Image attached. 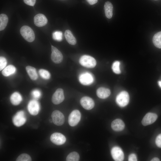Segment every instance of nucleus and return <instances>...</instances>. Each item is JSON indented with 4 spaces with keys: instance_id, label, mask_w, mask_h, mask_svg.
I'll return each mask as SVG.
<instances>
[{
    "instance_id": "obj_8",
    "label": "nucleus",
    "mask_w": 161,
    "mask_h": 161,
    "mask_svg": "<svg viewBox=\"0 0 161 161\" xmlns=\"http://www.w3.org/2000/svg\"><path fill=\"white\" fill-rule=\"evenodd\" d=\"M64 99V96L63 89L58 88L53 94L52 98V101L53 103L57 105L62 102Z\"/></svg>"
},
{
    "instance_id": "obj_13",
    "label": "nucleus",
    "mask_w": 161,
    "mask_h": 161,
    "mask_svg": "<svg viewBox=\"0 0 161 161\" xmlns=\"http://www.w3.org/2000/svg\"><path fill=\"white\" fill-rule=\"evenodd\" d=\"M80 103L84 109L87 110L92 109L95 106V103L91 97L87 96L82 97L80 99Z\"/></svg>"
},
{
    "instance_id": "obj_12",
    "label": "nucleus",
    "mask_w": 161,
    "mask_h": 161,
    "mask_svg": "<svg viewBox=\"0 0 161 161\" xmlns=\"http://www.w3.org/2000/svg\"><path fill=\"white\" fill-rule=\"evenodd\" d=\"M27 109L31 114L33 115H36L38 114L39 111V103L36 100H31L28 104Z\"/></svg>"
},
{
    "instance_id": "obj_37",
    "label": "nucleus",
    "mask_w": 161,
    "mask_h": 161,
    "mask_svg": "<svg viewBox=\"0 0 161 161\" xmlns=\"http://www.w3.org/2000/svg\"><path fill=\"white\" fill-rule=\"evenodd\" d=\"M158 84L159 86L161 88V81H159L158 82Z\"/></svg>"
},
{
    "instance_id": "obj_10",
    "label": "nucleus",
    "mask_w": 161,
    "mask_h": 161,
    "mask_svg": "<svg viewBox=\"0 0 161 161\" xmlns=\"http://www.w3.org/2000/svg\"><path fill=\"white\" fill-rule=\"evenodd\" d=\"M112 157L116 161H122L124 158V154L121 149L119 147H113L111 151Z\"/></svg>"
},
{
    "instance_id": "obj_39",
    "label": "nucleus",
    "mask_w": 161,
    "mask_h": 161,
    "mask_svg": "<svg viewBox=\"0 0 161 161\" xmlns=\"http://www.w3.org/2000/svg\"></svg>"
},
{
    "instance_id": "obj_25",
    "label": "nucleus",
    "mask_w": 161,
    "mask_h": 161,
    "mask_svg": "<svg viewBox=\"0 0 161 161\" xmlns=\"http://www.w3.org/2000/svg\"><path fill=\"white\" fill-rule=\"evenodd\" d=\"M80 159L79 154L76 152H72L70 153L66 158L67 161H78Z\"/></svg>"
},
{
    "instance_id": "obj_32",
    "label": "nucleus",
    "mask_w": 161,
    "mask_h": 161,
    "mask_svg": "<svg viewBox=\"0 0 161 161\" xmlns=\"http://www.w3.org/2000/svg\"><path fill=\"white\" fill-rule=\"evenodd\" d=\"M155 143L157 146L161 148V134H159L157 136L155 140Z\"/></svg>"
},
{
    "instance_id": "obj_3",
    "label": "nucleus",
    "mask_w": 161,
    "mask_h": 161,
    "mask_svg": "<svg viewBox=\"0 0 161 161\" xmlns=\"http://www.w3.org/2000/svg\"><path fill=\"white\" fill-rule=\"evenodd\" d=\"M129 97L128 92L123 91L119 93L116 98V101L117 104L120 107H123L128 103Z\"/></svg>"
},
{
    "instance_id": "obj_9",
    "label": "nucleus",
    "mask_w": 161,
    "mask_h": 161,
    "mask_svg": "<svg viewBox=\"0 0 161 161\" xmlns=\"http://www.w3.org/2000/svg\"><path fill=\"white\" fill-rule=\"evenodd\" d=\"M51 60L55 63H60L63 59V56L62 53L57 48L52 45L51 46Z\"/></svg>"
},
{
    "instance_id": "obj_38",
    "label": "nucleus",
    "mask_w": 161,
    "mask_h": 161,
    "mask_svg": "<svg viewBox=\"0 0 161 161\" xmlns=\"http://www.w3.org/2000/svg\"></svg>"
},
{
    "instance_id": "obj_36",
    "label": "nucleus",
    "mask_w": 161,
    "mask_h": 161,
    "mask_svg": "<svg viewBox=\"0 0 161 161\" xmlns=\"http://www.w3.org/2000/svg\"><path fill=\"white\" fill-rule=\"evenodd\" d=\"M151 161H159L160 159L157 157H154L151 160Z\"/></svg>"
},
{
    "instance_id": "obj_21",
    "label": "nucleus",
    "mask_w": 161,
    "mask_h": 161,
    "mask_svg": "<svg viewBox=\"0 0 161 161\" xmlns=\"http://www.w3.org/2000/svg\"><path fill=\"white\" fill-rule=\"evenodd\" d=\"M26 70L29 77L32 80H36L38 76L35 69L31 66H27L26 67Z\"/></svg>"
},
{
    "instance_id": "obj_2",
    "label": "nucleus",
    "mask_w": 161,
    "mask_h": 161,
    "mask_svg": "<svg viewBox=\"0 0 161 161\" xmlns=\"http://www.w3.org/2000/svg\"><path fill=\"white\" fill-rule=\"evenodd\" d=\"M80 64L82 66L89 68L94 67L96 65V61L93 57L88 55L82 56L79 60Z\"/></svg>"
},
{
    "instance_id": "obj_28",
    "label": "nucleus",
    "mask_w": 161,
    "mask_h": 161,
    "mask_svg": "<svg viewBox=\"0 0 161 161\" xmlns=\"http://www.w3.org/2000/svg\"><path fill=\"white\" fill-rule=\"evenodd\" d=\"M39 73L40 76L45 79H48L50 78V75L49 72L45 69H41L39 70Z\"/></svg>"
},
{
    "instance_id": "obj_27",
    "label": "nucleus",
    "mask_w": 161,
    "mask_h": 161,
    "mask_svg": "<svg viewBox=\"0 0 161 161\" xmlns=\"http://www.w3.org/2000/svg\"><path fill=\"white\" fill-rule=\"evenodd\" d=\"M16 161H31L32 159L30 156L25 153L20 154L16 159Z\"/></svg>"
},
{
    "instance_id": "obj_7",
    "label": "nucleus",
    "mask_w": 161,
    "mask_h": 161,
    "mask_svg": "<svg viewBox=\"0 0 161 161\" xmlns=\"http://www.w3.org/2000/svg\"><path fill=\"white\" fill-rule=\"evenodd\" d=\"M50 139L53 143L57 145L64 144L66 140V138L64 135L58 132L53 133L50 136Z\"/></svg>"
},
{
    "instance_id": "obj_4",
    "label": "nucleus",
    "mask_w": 161,
    "mask_h": 161,
    "mask_svg": "<svg viewBox=\"0 0 161 161\" xmlns=\"http://www.w3.org/2000/svg\"><path fill=\"white\" fill-rule=\"evenodd\" d=\"M81 118V114L78 110H73L70 114L68 117V121L69 125L74 126L78 123Z\"/></svg>"
},
{
    "instance_id": "obj_22",
    "label": "nucleus",
    "mask_w": 161,
    "mask_h": 161,
    "mask_svg": "<svg viewBox=\"0 0 161 161\" xmlns=\"http://www.w3.org/2000/svg\"><path fill=\"white\" fill-rule=\"evenodd\" d=\"M16 68L13 65H10L6 67L2 71V74L4 76L7 77L14 74Z\"/></svg>"
},
{
    "instance_id": "obj_20",
    "label": "nucleus",
    "mask_w": 161,
    "mask_h": 161,
    "mask_svg": "<svg viewBox=\"0 0 161 161\" xmlns=\"http://www.w3.org/2000/svg\"><path fill=\"white\" fill-rule=\"evenodd\" d=\"M64 36L66 41L69 44L72 45L76 44V39L70 30H67L65 31Z\"/></svg>"
},
{
    "instance_id": "obj_18",
    "label": "nucleus",
    "mask_w": 161,
    "mask_h": 161,
    "mask_svg": "<svg viewBox=\"0 0 161 161\" xmlns=\"http://www.w3.org/2000/svg\"><path fill=\"white\" fill-rule=\"evenodd\" d=\"M104 8L106 16L108 18H111L113 15L112 4L110 2L106 1L105 4Z\"/></svg>"
},
{
    "instance_id": "obj_15",
    "label": "nucleus",
    "mask_w": 161,
    "mask_h": 161,
    "mask_svg": "<svg viewBox=\"0 0 161 161\" xmlns=\"http://www.w3.org/2000/svg\"><path fill=\"white\" fill-rule=\"evenodd\" d=\"M34 21L35 24L39 27L45 25L47 22L46 17L44 15L41 13L36 15L34 17Z\"/></svg>"
},
{
    "instance_id": "obj_35",
    "label": "nucleus",
    "mask_w": 161,
    "mask_h": 161,
    "mask_svg": "<svg viewBox=\"0 0 161 161\" xmlns=\"http://www.w3.org/2000/svg\"><path fill=\"white\" fill-rule=\"evenodd\" d=\"M86 1L91 5H93L96 3L97 1V0H86Z\"/></svg>"
},
{
    "instance_id": "obj_14",
    "label": "nucleus",
    "mask_w": 161,
    "mask_h": 161,
    "mask_svg": "<svg viewBox=\"0 0 161 161\" xmlns=\"http://www.w3.org/2000/svg\"><path fill=\"white\" fill-rule=\"evenodd\" d=\"M157 118V115L154 113H148L144 117L142 123L143 125L146 126L150 125L155 121Z\"/></svg>"
},
{
    "instance_id": "obj_5",
    "label": "nucleus",
    "mask_w": 161,
    "mask_h": 161,
    "mask_svg": "<svg viewBox=\"0 0 161 161\" xmlns=\"http://www.w3.org/2000/svg\"><path fill=\"white\" fill-rule=\"evenodd\" d=\"M51 117L53 122L57 126H61L64 122V116L63 113L58 110H55L53 111Z\"/></svg>"
},
{
    "instance_id": "obj_19",
    "label": "nucleus",
    "mask_w": 161,
    "mask_h": 161,
    "mask_svg": "<svg viewBox=\"0 0 161 161\" xmlns=\"http://www.w3.org/2000/svg\"><path fill=\"white\" fill-rule=\"evenodd\" d=\"M22 100L21 95L18 92H16L13 93L10 97V101L12 104L14 105H19Z\"/></svg>"
},
{
    "instance_id": "obj_34",
    "label": "nucleus",
    "mask_w": 161,
    "mask_h": 161,
    "mask_svg": "<svg viewBox=\"0 0 161 161\" xmlns=\"http://www.w3.org/2000/svg\"><path fill=\"white\" fill-rule=\"evenodd\" d=\"M128 160L129 161H137V158L136 155L133 153L130 154Z\"/></svg>"
},
{
    "instance_id": "obj_17",
    "label": "nucleus",
    "mask_w": 161,
    "mask_h": 161,
    "mask_svg": "<svg viewBox=\"0 0 161 161\" xmlns=\"http://www.w3.org/2000/svg\"><path fill=\"white\" fill-rule=\"evenodd\" d=\"M96 94L99 98L105 99L109 96L111 94V92L109 89L101 87L97 89Z\"/></svg>"
},
{
    "instance_id": "obj_24",
    "label": "nucleus",
    "mask_w": 161,
    "mask_h": 161,
    "mask_svg": "<svg viewBox=\"0 0 161 161\" xmlns=\"http://www.w3.org/2000/svg\"><path fill=\"white\" fill-rule=\"evenodd\" d=\"M7 16L5 14H1L0 15V30H4L6 27L8 22Z\"/></svg>"
},
{
    "instance_id": "obj_16",
    "label": "nucleus",
    "mask_w": 161,
    "mask_h": 161,
    "mask_svg": "<svg viewBox=\"0 0 161 161\" xmlns=\"http://www.w3.org/2000/svg\"><path fill=\"white\" fill-rule=\"evenodd\" d=\"M125 125L123 122L120 119H116L114 120L111 124V127L113 130L115 131H120L124 128Z\"/></svg>"
},
{
    "instance_id": "obj_30",
    "label": "nucleus",
    "mask_w": 161,
    "mask_h": 161,
    "mask_svg": "<svg viewBox=\"0 0 161 161\" xmlns=\"http://www.w3.org/2000/svg\"><path fill=\"white\" fill-rule=\"evenodd\" d=\"M7 64L6 58L3 57H0V70L1 71L5 68Z\"/></svg>"
},
{
    "instance_id": "obj_29",
    "label": "nucleus",
    "mask_w": 161,
    "mask_h": 161,
    "mask_svg": "<svg viewBox=\"0 0 161 161\" xmlns=\"http://www.w3.org/2000/svg\"><path fill=\"white\" fill-rule=\"evenodd\" d=\"M120 62L117 61L114 62L112 65V69L113 72L116 74H119L120 73Z\"/></svg>"
},
{
    "instance_id": "obj_31",
    "label": "nucleus",
    "mask_w": 161,
    "mask_h": 161,
    "mask_svg": "<svg viewBox=\"0 0 161 161\" xmlns=\"http://www.w3.org/2000/svg\"><path fill=\"white\" fill-rule=\"evenodd\" d=\"M32 95L35 98H38L41 96V93L39 90L36 89L35 90L32 92Z\"/></svg>"
},
{
    "instance_id": "obj_33",
    "label": "nucleus",
    "mask_w": 161,
    "mask_h": 161,
    "mask_svg": "<svg viewBox=\"0 0 161 161\" xmlns=\"http://www.w3.org/2000/svg\"><path fill=\"white\" fill-rule=\"evenodd\" d=\"M24 1L27 4L33 6L35 4L36 0H24Z\"/></svg>"
},
{
    "instance_id": "obj_26",
    "label": "nucleus",
    "mask_w": 161,
    "mask_h": 161,
    "mask_svg": "<svg viewBox=\"0 0 161 161\" xmlns=\"http://www.w3.org/2000/svg\"><path fill=\"white\" fill-rule=\"evenodd\" d=\"M52 38L54 40L58 41H61L63 39V33L60 31H55L52 34Z\"/></svg>"
},
{
    "instance_id": "obj_6",
    "label": "nucleus",
    "mask_w": 161,
    "mask_h": 161,
    "mask_svg": "<svg viewBox=\"0 0 161 161\" xmlns=\"http://www.w3.org/2000/svg\"><path fill=\"white\" fill-rule=\"evenodd\" d=\"M26 119L24 113L22 111L18 112L13 118V124L16 126L19 127L23 125L25 123Z\"/></svg>"
},
{
    "instance_id": "obj_1",
    "label": "nucleus",
    "mask_w": 161,
    "mask_h": 161,
    "mask_svg": "<svg viewBox=\"0 0 161 161\" xmlns=\"http://www.w3.org/2000/svg\"><path fill=\"white\" fill-rule=\"evenodd\" d=\"M20 32L23 38L29 42L33 41L35 39V35L33 30L30 27L24 25L20 29Z\"/></svg>"
},
{
    "instance_id": "obj_23",
    "label": "nucleus",
    "mask_w": 161,
    "mask_h": 161,
    "mask_svg": "<svg viewBox=\"0 0 161 161\" xmlns=\"http://www.w3.org/2000/svg\"><path fill=\"white\" fill-rule=\"evenodd\" d=\"M153 42L155 47L161 49V31L157 33L154 35Z\"/></svg>"
},
{
    "instance_id": "obj_11",
    "label": "nucleus",
    "mask_w": 161,
    "mask_h": 161,
    "mask_svg": "<svg viewBox=\"0 0 161 161\" xmlns=\"http://www.w3.org/2000/svg\"><path fill=\"white\" fill-rule=\"evenodd\" d=\"M94 78L92 75L88 72L83 73L79 77V80L82 84L89 85L92 84L94 81Z\"/></svg>"
}]
</instances>
